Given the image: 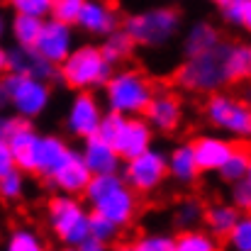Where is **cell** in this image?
<instances>
[{
  "mask_svg": "<svg viewBox=\"0 0 251 251\" xmlns=\"http://www.w3.org/2000/svg\"><path fill=\"white\" fill-rule=\"evenodd\" d=\"M247 180H249V183H251V166H249V173H247Z\"/></svg>",
  "mask_w": 251,
  "mask_h": 251,
  "instance_id": "45",
  "label": "cell"
},
{
  "mask_svg": "<svg viewBox=\"0 0 251 251\" xmlns=\"http://www.w3.org/2000/svg\"><path fill=\"white\" fill-rule=\"evenodd\" d=\"M59 251H78V247H64V249H59Z\"/></svg>",
  "mask_w": 251,
  "mask_h": 251,
  "instance_id": "44",
  "label": "cell"
},
{
  "mask_svg": "<svg viewBox=\"0 0 251 251\" xmlns=\"http://www.w3.org/2000/svg\"><path fill=\"white\" fill-rule=\"evenodd\" d=\"M5 251H47V247H44V239L39 237L37 229H32V227H15L7 234Z\"/></svg>",
  "mask_w": 251,
  "mask_h": 251,
  "instance_id": "30",
  "label": "cell"
},
{
  "mask_svg": "<svg viewBox=\"0 0 251 251\" xmlns=\"http://www.w3.org/2000/svg\"><path fill=\"white\" fill-rule=\"evenodd\" d=\"M93 178V171L85 164L81 149H69V154L61 159V164L49 173V178H44L56 193H66V195H76L83 198L85 188Z\"/></svg>",
  "mask_w": 251,
  "mask_h": 251,
  "instance_id": "14",
  "label": "cell"
},
{
  "mask_svg": "<svg viewBox=\"0 0 251 251\" xmlns=\"http://www.w3.org/2000/svg\"><path fill=\"white\" fill-rule=\"evenodd\" d=\"M27 173L22 168H12L7 173H0V195L2 200L7 202H15L25 195V188H27Z\"/></svg>",
  "mask_w": 251,
  "mask_h": 251,
  "instance_id": "32",
  "label": "cell"
},
{
  "mask_svg": "<svg viewBox=\"0 0 251 251\" xmlns=\"http://www.w3.org/2000/svg\"><path fill=\"white\" fill-rule=\"evenodd\" d=\"M81 154H83L88 168L93 171V176H98V173H120L122 166H125V159L115 149V144L102 139L100 134H93V137L83 139Z\"/></svg>",
  "mask_w": 251,
  "mask_h": 251,
  "instance_id": "17",
  "label": "cell"
},
{
  "mask_svg": "<svg viewBox=\"0 0 251 251\" xmlns=\"http://www.w3.org/2000/svg\"><path fill=\"white\" fill-rule=\"evenodd\" d=\"M69 144L56 134H39L34 144V176L49 178V173L61 164V159L69 154Z\"/></svg>",
  "mask_w": 251,
  "mask_h": 251,
  "instance_id": "20",
  "label": "cell"
},
{
  "mask_svg": "<svg viewBox=\"0 0 251 251\" xmlns=\"http://www.w3.org/2000/svg\"><path fill=\"white\" fill-rule=\"evenodd\" d=\"M154 127L149 125V120L144 115H137V117H125L117 137L112 139L115 149L122 154V159H134L139 154H144L147 149H151V142H154Z\"/></svg>",
  "mask_w": 251,
  "mask_h": 251,
  "instance_id": "15",
  "label": "cell"
},
{
  "mask_svg": "<svg viewBox=\"0 0 251 251\" xmlns=\"http://www.w3.org/2000/svg\"><path fill=\"white\" fill-rule=\"evenodd\" d=\"M180 12L171 5H154L139 12H132L129 17H125L122 27L129 32V37L134 39L137 47L144 49H161L176 39V34L180 32Z\"/></svg>",
  "mask_w": 251,
  "mask_h": 251,
  "instance_id": "4",
  "label": "cell"
},
{
  "mask_svg": "<svg viewBox=\"0 0 251 251\" xmlns=\"http://www.w3.org/2000/svg\"><path fill=\"white\" fill-rule=\"evenodd\" d=\"M125 117H127V115H120V112H112V110H107V112H105V117H102V122H100V129H98V134H100L102 139L112 142V139L117 137V132H120V127H122Z\"/></svg>",
  "mask_w": 251,
  "mask_h": 251,
  "instance_id": "39",
  "label": "cell"
},
{
  "mask_svg": "<svg viewBox=\"0 0 251 251\" xmlns=\"http://www.w3.org/2000/svg\"><path fill=\"white\" fill-rule=\"evenodd\" d=\"M74 27H76V25L61 22V20H56V17H47V20H44V27H42V34H39V39H37V44H34V49H37L44 59H49L51 64L61 66V64L71 56V51L78 47V44H76V32H74Z\"/></svg>",
  "mask_w": 251,
  "mask_h": 251,
  "instance_id": "13",
  "label": "cell"
},
{
  "mask_svg": "<svg viewBox=\"0 0 251 251\" xmlns=\"http://www.w3.org/2000/svg\"><path fill=\"white\" fill-rule=\"evenodd\" d=\"M222 44V34L220 29L207 22V20H198L188 27L185 37H183V56H195V54H205L212 51Z\"/></svg>",
  "mask_w": 251,
  "mask_h": 251,
  "instance_id": "22",
  "label": "cell"
},
{
  "mask_svg": "<svg viewBox=\"0 0 251 251\" xmlns=\"http://www.w3.org/2000/svg\"><path fill=\"white\" fill-rule=\"evenodd\" d=\"M207 2H212V5H217V7H222V5H227L229 0H207Z\"/></svg>",
  "mask_w": 251,
  "mask_h": 251,
  "instance_id": "43",
  "label": "cell"
},
{
  "mask_svg": "<svg viewBox=\"0 0 251 251\" xmlns=\"http://www.w3.org/2000/svg\"><path fill=\"white\" fill-rule=\"evenodd\" d=\"M190 144H193L198 166H200L202 173H217L220 168L227 164V159L234 154V149H237L229 139L217 137V134H200Z\"/></svg>",
  "mask_w": 251,
  "mask_h": 251,
  "instance_id": "18",
  "label": "cell"
},
{
  "mask_svg": "<svg viewBox=\"0 0 251 251\" xmlns=\"http://www.w3.org/2000/svg\"><path fill=\"white\" fill-rule=\"evenodd\" d=\"M227 251H251V212L242 215L227 237Z\"/></svg>",
  "mask_w": 251,
  "mask_h": 251,
  "instance_id": "33",
  "label": "cell"
},
{
  "mask_svg": "<svg viewBox=\"0 0 251 251\" xmlns=\"http://www.w3.org/2000/svg\"><path fill=\"white\" fill-rule=\"evenodd\" d=\"M90 205L81 198L59 193L47 202V225L51 234L64 247H78L85 237H90Z\"/></svg>",
  "mask_w": 251,
  "mask_h": 251,
  "instance_id": "5",
  "label": "cell"
},
{
  "mask_svg": "<svg viewBox=\"0 0 251 251\" xmlns=\"http://www.w3.org/2000/svg\"><path fill=\"white\" fill-rule=\"evenodd\" d=\"M134 39L129 37V32L125 29V27H120V29H115V32H110L107 37H102V42H100V49H102V54H105V59L115 66V69H120L125 61H129L132 59V54H134Z\"/></svg>",
  "mask_w": 251,
  "mask_h": 251,
  "instance_id": "25",
  "label": "cell"
},
{
  "mask_svg": "<svg viewBox=\"0 0 251 251\" xmlns=\"http://www.w3.org/2000/svg\"><path fill=\"white\" fill-rule=\"evenodd\" d=\"M0 66L5 74H27L42 81H59V66L44 59L34 47H20L10 44L0 54Z\"/></svg>",
  "mask_w": 251,
  "mask_h": 251,
  "instance_id": "11",
  "label": "cell"
},
{
  "mask_svg": "<svg viewBox=\"0 0 251 251\" xmlns=\"http://www.w3.org/2000/svg\"><path fill=\"white\" fill-rule=\"evenodd\" d=\"M120 229H122V227L115 225L110 217H105V215H100V212H90V237H98V239L112 244V242L117 239Z\"/></svg>",
  "mask_w": 251,
  "mask_h": 251,
  "instance_id": "35",
  "label": "cell"
},
{
  "mask_svg": "<svg viewBox=\"0 0 251 251\" xmlns=\"http://www.w3.org/2000/svg\"><path fill=\"white\" fill-rule=\"evenodd\" d=\"M78 251H110V244L98 239V237H85L83 242L78 244Z\"/></svg>",
  "mask_w": 251,
  "mask_h": 251,
  "instance_id": "41",
  "label": "cell"
},
{
  "mask_svg": "<svg viewBox=\"0 0 251 251\" xmlns=\"http://www.w3.org/2000/svg\"><path fill=\"white\" fill-rule=\"evenodd\" d=\"M39 139V132L34 127V120H25L20 115H5L0 122V142H5L12 154L17 168H22L27 176H34V144Z\"/></svg>",
  "mask_w": 251,
  "mask_h": 251,
  "instance_id": "10",
  "label": "cell"
},
{
  "mask_svg": "<svg viewBox=\"0 0 251 251\" xmlns=\"http://www.w3.org/2000/svg\"><path fill=\"white\" fill-rule=\"evenodd\" d=\"M200 173L202 171L198 166V159H195V151H193V144L190 142L176 144L168 151V178L173 183H178V185H193Z\"/></svg>",
  "mask_w": 251,
  "mask_h": 251,
  "instance_id": "21",
  "label": "cell"
},
{
  "mask_svg": "<svg viewBox=\"0 0 251 251\" xmlns=\"http://www.w3.org/2000/svg\"><path fill=\"white\" fill-rule=\"evenodd\" d=\"M205 220V205L195 198H185L173 210V222L178 229H193Z\"/></svg>",
  "mask_w": 251,
  "mask_h": 251,
  "instance_id": "29",
  "label": "cell"
},
{
  "mask_svg": "<svg viewBox=\"0 0 251 251\" xmlns=\"http://www.w3.org/2000/svg\"><path fill=\"white\" fill-rule=\"evenodd\" d=\"M122 22L125 20H120L117 10L110 2H105V0H85L83 12H81L76 27L81 32H85V34H90V37H100L102 39L110 32L120 29Z\"/></svg>",
  "mask_w": 251,
  "mask_h": 251,
  "instance_id": "16",
  "label": "cell"
},
{
  "mask_svg": "<svg viewBox=\"0 0 251 251\" xmlns=\"http://www.w3.org/2000/svg\"><path fill=\"white\" fill-rule=\"evenodd\" d=\"M139 251H176V234L168 232H149L144 237H139L137 242Z\"/></svg>",
  "mask_w": 251,
  "mask_h": 251,
  "instance_id": "36",
  "label": "cell"
},
{
  "mask_svg": "<svg viewBox=\"0 0 251 251\" xmlns=\"http://www.w3.org/2000/svg\"><path fill=\"white\" fill-rule=\"evenodd\" d=\"M205 120L217 132L251 142V100H242L229 93H212L205 102Z\"/></svg>",
  "mask_w": 251,
  "mask_h": 251,
  "instance_id": "7",
  "label": "cell"
},
{
  "mask_svg": "<svg viewBox=\"0 0 251 251\" xmlns=\"http://www.w3.org/2000/svg\"><path fill=\"white\" fill-rule=\"evenodd\" d=\"M144 117L149 120V125L161 132V134H171L180 127L183 122V105L173 93H156L154 100L149 102Z\"/></svg>",
  "mask_w": 251,
  "mask_h": 251,
  "instance_id": "19",
  "label": "cell"
},
{
  "mask_svg": "<svg viewBox=\"0 0 251 251\" xmlns=\"http://www.w3.org/2000/svg\"><path fill=\"white\" fill-rule=\"evenodd\" d=\"M225 49H227V42H222L212 51L185 56V61L176 69V76H173L176 85L198 95L220 93L229 83V76L225 69Z\"/></svg>",
  "mask_w": 251,
  "mask_h": 251,
  "instance_id": "2",
  "label": "cell"
},
{
  "mask_svg": "<svg viewBox=\"0 0 251 251\" xmlns=\"http://www.w3.org/2000/svg\"><path fill=\"white\" fill-rule=\"evenodd\" d=\"M229 202H232L242 215L251 212V183L247 178L239 180V183H234V185H229Z\"/></svg>",
  "mask_w": 251,
  "mask_h": 251,
  "instance_id": "38",
  "label": "cell"
},
{
  "mask_svg": "<svg viewBox=\"0 0 251 251\" xmlns=\"http://www.w3.org/2000/svg\"><path fill=\"white\" fill-rule=\"evenodd\" d=\"M42 27H44L42 17L20 15V12H12V20L7 22L10 39H12V44H20V47H34L42 34Z\"/></svg>",
  "mask_w": 251,
  "mask_h": 251,
  "instance_id": "26",
  "label": "cell"
},
{
  "mask_svg": "<svg viewBox=\"0 0 251 251\" xmlns=\"http://www.w3.org/2000/svg\"><path fill=\"white\" fill-rule=\"evenodd\" d=\"M154 95H156V90L149 83V78L142 71L127 69V66L115 69L110 81L102 88L105 107L112 110V112L127 115V117L144 115L149 102L154 100Z\"/></svg>",
  "mask_w": 251,
  "mask_h": 251,
  "instance_id": "1",
  "label": "cell"
},
{
  "mask_svg": "<svg viewBox=\"0 0 251 251\" xmlns=\"http://www.w3.org/2000/svg\"><path fill=\"white\" fill-rule=\"evenodd\" d=\"M220 12L227 25L251 32V0H229L227 5L220 7Z\"/></svg>",
  "mask_w": 251,
  "mask_h": 251,
  "instance_id": "31",
  "label": "cell"
},
{
  "mask_svg": "<svg viewBox=\"0 0 251 251\" xmlns=\"http://www.w3.org/2000/svg\"><path fill=\"white\" fill-rule=\"evenodd\" d=\"M115 66L105 59L100 44H78L59 66V81L76 90H102Z\"/></svg>",
  "mask_w": 251,
  "mask_h": 251,
  "instance_id": "3",
  "label": "cell"
},
{
  "mask_svg": "<svg viewBox=\"0 0 251 251\" xmlns=\"http://www.w3.org/2000/svg\"><path fill=\"white\" fill-rule=\"evenodd\" d=\"M2 105L25 120H39L51 105V83L27 76V74H5L0 85Z\"/></svg>",
  "mask_w": 251,
  "mask_h": 251,
  "instance_id": "6",
  "label": "cell"
},
{
  "mask_svg": "<svg viewBox=\"0 0 251 251\" xmlns=\"http://www.w3.org/2000/svg\"><path fill=\"white\" fill-rule=\"evenodd\" d=\"M85 0H54V7H51V17L61 20V22H69V25H76L81 12H83Z\"/></svg>",
  "mask_w": 251,
  "mask_h": 251,
  "instance_id": "37",
  "label": "cell"
},
{
  "mask_svg": "<svg viewBox=\"0 0 251 251\" xmlns=\"http://www.w3.org/2000/svg\"><path fill=\"white\" fill-rule=\"evenodd\" d=\"M110 251H139V249H137V244H115Z\"/></svg>",
  "mask_w": 251,
  "mask_h": 251,
  "instance_id": "42",
  "label": "cell"
},
{
  "mask_svg": "<svg viewBox=\"0 0 251 251\" xmlns=\"http://www.w3.org/2000/svg\"><path fill=\"white\" fill-rule=\"evenodd\" d=\"M242 212L232 202H212L205 207V229L212 232L217 239H227L229 232L237 227Z\"/></svg>",
  "mask_w": 251,
  "mask_h": 251,
  "instance_id": "23",
  "label": "cell"
},
{
  "mask_svg": "<svg viewBox=\"0 0 251 251\" xmlns=\"http://www.w3.org/2000/svg\"><path fill=\"white\" fill-rule=\"evenodd\" d=\"M102 102L95 90H76L69 107H66V115H64V127L69 132V137L74 139H88L93 134H98L100 129V122L105 117L107 110H102Z\"/></svg>",
  "mask_w": 251,
  "mask_h": 251,
  "instance_id": "9",
  "label": "cell"
},
{
  "mask_svg": "<svg viewBox=\"0 0 251 251\" xmlns=\"http://www.w3.org/2000/svg\"><path fill=\"white\" fill-rule=\"evenodd\" d=\"M122 178L139 195H151L168 178V154L151 147L144 154L127 159L125 166H122Z\"/></svg>",
  "mask_w": 251,
  "mask_h": 251,
  "instance_id": "8",
  "label": "cell"
},
{
  "mask_svg": "<svg viewBox=\"0 0 251 251\" xmlns=\"http://www.w3.org/2000/svg\"><path fill=\"white\" fill-rule=\"evenodd\" d=\"M225 69L229 83H244L251 78V44L227 42L225 49Z\"/></svg>",
  "mask_w": 251,
  "mask_h": 251,
  "instance_id": "24",
  "label": "cell"
},
{
  "mask_svg": "<svg viewBox=\"0 0 251 251\" xmlns=\"http://www.w3.org/2000/svg\"><path fill=\"white\" fill-rule=\"evenodd\" d=\"M139 193L137 190H132L129 185H127V180H122V183H117L115 188H110L107 193H102L100 198H95L93 202H90V210L93 212H100V215H105V217H110L115 225H120V227H129L132 225V220L137 217V212H139V198H137Z\"/></svg>",
  "mask_w": 251,
  "mask_h": 251,
  "instance_id": "12",
  "label": "cell"
},
{
  "mask_svg": "<svg viewBox=\"0 0 251 251\" xmlns=\"http://www.w3.org/2000/svg\"><path fill=\"white\" fill-rule=\"evenodd\" d=\"M7 7L20 15H32V17L47 20V17H51L54 0H7Z\"/></svg>",
  "mask_w": 251,
  "mask_h": 251,
  "instance_id": "34",
  "label": "cell"
},
{
  "mask_svg": "<svg viewBox=\"0 0 251 251\" xmlns=\"http://www.w3.org/2000/svg\"><path fill=\"white\" fill-rule=\"evenodd\" d=\"M176 251H220V239L207 229H180L176 234Z\"/></svg>",
  "mask_w": 251,
  "mask_h": 251,
  "instance_id": "27",
  "label": "cell"
},
{
  "mask_svg": "<svg viewBox=\"0 0 251 251\" xmlns=\"http://www.w3.org/2000/svg\"><path fill=\"white\" fill-rule=\"evenodd\" d=\"M249 166H251V151L244 149V147H237L234 154L227 159V164L217 171V178L222 183H227V185H234V183H239V180L247 178Z\"/></svg>",
  "mask_w": 251,
  "mask_h": 251,
  "instance_id": "28",
  "label": "cell"
},
{
  "mask_svg": "<svg viewBox=\"0 0 251 251\" xmlns=\"http://www.w3.org/2000/svg\"><path fill=\"white\" fill-rule=\"evenodd\" d=\"M12 168H17L15 154H12V149H10L5 142H0V173H7V171H12Z\"/></svg>",
  "mask_w": 251,
  "mask_h": 251,
  "instance_id": "40",
  "label": "cell"
}]
</instances>
